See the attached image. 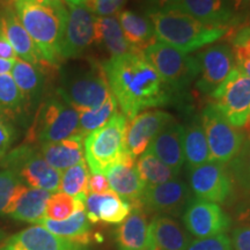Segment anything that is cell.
<instances>
[{"instance_id": "7", "label": "cell", "mask_w": 250, "mask_h": 250, "mask_svg": "<svg viewBox=\"0 0 250 250\" xmlns=\"http://www.w3.org/2000/svg\"><path fill=\"white\" fill-rule=\"evenodd\" d=\"M2 167L17 173L29 188L58 192L62 173L52 168L29 144H22L5 156Z\"/></svg>"}, {"instance_id": "42", "label": "cell", "mask_w": 250, "mask_h": 250, "mask_svg": "<svg viewBox=\"0 0 250 250\" xmlns=\"http://www.w3.org/2000/svg\"><path fill=\"white\" fill-rule=\"evenodd\" d=\"M17 137L13 125L9 123L7 118L0 115V162L4 160L11 145Z\"/></svg>"}, {"instance_id": "47", "label": "cell", "mask_w": 250, "mask_h": 250, "mask_svg": "<svg viewBox=\"0 0 250 250\" xmlns=\"http://www.w3.org/2000/svg\"><path fill=\"white\" fill-rule=\"evenodd\" d=\"M36 1H39V2H41V4H43L45 6H50V7L57 8V9L65 7L62 0H36Z\"/></svg>"}, {"instance_id": "18", "label": "cell", "mask_w": 250, "mask_h": 250, "mask_svg": "<svg viewBox=\"0 0 250 250\" xmlns=\"http://www.w3.org/2000/svg\"><path fill=\"white\" fill-rule=\"evenodd\" d=\"M0 19H1L2 30H4L6 39L11 43L15 54L20 56V59L29 62L36 68H49L41 57L39 50L34 44L29 34L18 19L13 6L5 7L4 11L0 12Z\"/></svg>"}, {"instance_id": "23", "label": "cell", "mask_w": 250, "mask_h": 250, "mask_svg": "<svg viewBox=\"0 0 250 250\" xmlns=\"http://www.w3.org/2000/svg\"><path fill=\"white\" fill-rule=\"evenodd\" d=\"M104 174L112 191L129 203L132 208H142L146 186L139 177L136 166L116 164L108 168Z\"/></svg>"}, {"instance_id": "39", "label": "cell", "mask_w": 250, "mask_h": 250, "mask_svg": "<svg viewBox=\"0 0 250 250\" xmlns=\"http://www.w3.org/2000/svg\"><path fill=\"white\" fill-rule=\"evenodd\" d=\"M230 169L240 186L250 191V138L243 143L240 152L230 161Z\"/></svg>"}, {"instance_id": "17", "label": "cell", "mask_w": 250, "mask_h": 250, "mask_svg": "<svg viewBox=\"0 0 250 250\" xmlns=\"http://www.w3.org/2000/svg\"><path fill=\"white\" fill-rule=\"evenodd\" d=\"M184 126L171 121L154 137L147 149L159 160L179 174L184 159Z\"/></svg>"}, {"instance_id": "21", "label": "cell", "mask_w": 250, "mask_h": 250, "mask_svg": "<svg viewBox=\"0 0 250 250\" xmlns=\"http://www.w3.org/2000/svg\"><path fill=\"white\" fill-rule=\"evenodd\" d=\"M86 197L87 196L74 197V198H77L78 202L77 210L74 211V213L70 218L62 221L50 220V219L44 218L37 225L44 227L45 229H48L49 232L55 234V235L64 237L68 241L85 247L92 242L93 240L90 224L85 210Z\"/></svg>"}, {"instance_id": "26", "label": "cell", "mask_w": 250, "mask_h": 250, "mask_svg": "<svg viewBox=\"0 0 250 250\" xmlns=\"http://www.w3.org/2000/svg\"><path fill=\"white\" fill-rule=\"evenodd\" d=\"M153 250H187L190 237L174 219L158 215L149 224Z\"/></svg>"}, {"instance_id": "9", "label": "cell", "mask_w": 250, "mask_h": 250, "mask_svg": "<svg viewBox=\"0 0 250 250\" xmlns=\"http://www.w3.org/2000/svg\"><path fill=\"white\" fill-rule=\"evenodd\" d=\"M201 122L210 151L208 162L232 161L245 143L243 133L228 123L212 103L203 110Z\"/></svg>"}, {"instance_id": "44", "label": "cell", "mask_w": 250, "mask_h": 250, "mask_svg": "<svg viewBox=\"0 0 250 250\" xmlns=\"http://www.w3.org/2000/svg\"><path fill=\"white\" fill-rule=\"evenodd\" d=\"M108 179L105 174L92 173L88 179V193H105L110 191Z\"/></svg>"}, {"instance_id": "14", "label": "cell", "mask_w": 250, "mask_h": 250, "mask_svg": "<svg viewBox=\"0 0 250 250\" xmlns=\"http://www.w3.org/2000/svg\"><path fill=\"white\" fill-rule=\"evenodd\" d=\"M183 223L192 235L205 239L224 234L232 221L218 204L197 198L186 208Z\"/></svg>"}, {"instance_id": "38", "label": "cell", "mask_w": 250, "mask_h": 250, "mask_svg": "<svg viewBox=\"0 0 250 250\" xmlns=\"http://www.w3.org/2000/svg\"><path fill=\"white\" fill-rule=\"evenodd\" d=\"M77 198L64 192H55L50 196L46 204L45 218L50 220L62 221L70 218L77 210Z\"/></svg>"}, {"instance_id": "51", "label": "cell", "mask_w": 250, "mask_h": 250, "mask_svg": "<svg viewBox=\"0 0 250 250\" xmlns=\"http://www.w3.org/2000/svg\"><path fill=\"white\" fill-rule=\"evenodd\" d=\"M5 237H6V233L2 229H0V243L4 241Z\"/></svg>"}, {"instance_id": "20", "label": "cell", "mask_w": 250, "mask_h": 250, "mask_svg": "<svg viewBox=\"0 0 250 250\" xmlns=\"http://www.w3.org/2000/svg\"><path fill=\"white\" fill-rule=\"evenodd\" d=\"M4 250H83V247L55 235L44 227L26 228L6 241Z\"/></svg>"}, {"instance_id": "28", "label": "cell", "mask_w": 250, "mask_h": 250, "mask_svg": "<svg viewBox=\"0 0 250 250\" xmlns=\"http://www.w3.org/2000/svg\"><path fill=\"white\" fill-rule=\"evenodd\" d=\"M94 43L107 50L111 57L138 52L125 40L117 15L96 17Z\"/></svg>"}, {"instance_id": "30", "label": "cell", "mask_w": 250, "mask_h": 250, "mask_svg": "<svg viewBox=\"0 0 250 250\" xmlns=\"http://www.w3.org/2000/svg\"><path fill=\"white\" fill-rule=\"evenodd\" d=\"M183 148L190 170L210 161V151L201 120H195L184 129Z\"/></svg>"}, {"instance_id": "33", "label": "cell", "mask_w": 250, "mask_h": 250, "mask_svg": "<svg viewBox=\"0 0 250 250\" xmlns=\"http://www.w3.org/2000/svg\"><path fill=\"white\" fill-rule=\"evenodd\" d=\"M28 188L15 171L11 169L0 171V214L13 213L19 199Z\"/></svg>"}, {"instance_id": "36", "label": "cell", "mask_w": 250, "mask_h": 250, "mask_svg": "<svg viewBox=\"0 0 250 250\" xmlns=\"http://www.w3.org/2000/svg\"><path fill=\"white\" fill-rule=\"evenodd\" d=\"M88 166L83 160L62 171L59 191L72 197L87 196L88 195Z\"/></svg>"}, {"instance_id": "10", "label": "cell", "mask_w": 250, "mask_h": 250, "mask_svg": "<svg viewBox=\"0 0 250 250\" xmlns=\"http://www.w3.org/2000/svg\"><path fill=\"white\" fill-rule=\"evenodd\" d=\"M215 108L232 126L240 129L250 120V77L234 68L226 80L211 94Z\"/></svg>"}, {"instance_id": "16", "label": "cell", "mask_w": 250, "mask_h": 250, "mask_svg": "<svg viewBox=\"0 0 250 250\" xmlns=\"http://www.w3.org/2000/svg\"><path fill=\"white\" fill-rule=\"evenodd\" d=\"M173 116L162 110H148L137 115L127 125L126 149L136 160L147 149L149 144L169 122Z\"/></svg>"}, {"instance_id": "12", "label": "cell", "mask_w": 250, "mask_h": 250, "mask_svg": "<svg viewBox=\"0 0 250 250\" xmlns=\"http://www.w3.org/2000/svg\"><path fill=\"white\" fill-rule=\"evenodd\" d=\"M196 59L199 68L196 87L203 94L211 95L235 68L232 48L228 44L208 46Z\"/></svg>"}, {"instance_id": "19", "label": "cell", "mask_w": 250, "mask_h": 250, "mask_svg": "<svg viewBox=\"0 0 250 250\" xmlns=\"http://www.w3.org/2000/svg\"><path fill=\"white\" fill-rule=\"evenodd\" d=\"M85 210L92 224H122L130 214L131 205L112 190L105 193H88L85 201Z\"/></svg>"}, {"instance_id": "35", "label": "cell", "mask_w": 250, "mask_h": 250, "mask_svg": "<svg viewBox=\"0 0 250 250\" xmlns=\"http://www.w3.org/2000/svg\"><path fill=\"white\" fill-rule=\"evenodd\" d=\"M26 107L23 96L8 73L0 74V115L7 118L18 116Z\"/></svg>"}, {"instance_id": "13", "label": "cell", "mask_w": 250, "mask_h": 250, "mask_svg": "<svg viewBox=\"0 0 250 250\" xmlns=\"http://www.w3.org/2000/svg\"><path fill=\"white\" fill-rule=\"evenodd\" d=\"M190 187L197 198L214 204L226 202L233 191L230 175L220 162H206L191 169Z\"/></svg>"}, {"instance_id": "4", "label": "cell", "mask_w": 250, "mask_h": 250, "mask_svg": "<svg viewBox=\"0 0 250 250\" xmlns=\"http://www.w3.org/2000/svg\"><path fill=\"white\" fill-rule=\"evenodd\" d=\"M126 117L116 112L103 126L87 134L83 149L92 173L104 174L116 164L134 165V159L126 149Z\"/></svg>"}, {"instance_id": "37", "label": "cell", "mask_w": 250, "mask_h": 250, "mask_svg": "<svg viewBox=\"0 0 250 250\" xmlns=\"http://www.w3.org/2000/svg\"><path fill=\"white\" fill-rule=\"evenodd\" d=\"M232 51L235 67L250 77V27H243L232 37Z\"/></svg>"}, {"instance_id": "25", "label": "cell", "mask_w": 250, "mask_h": 250, "mask_svg": "<svg viewBox=\"0 0 250 250\" xmlns=\"http://www.w3.org/2000/svg\"><path fill=\"white\" fill-rule=\"evenodd\" d=\"M169 8L179 9L211 27L226 28L232 18L224 0H177Z\"/></svg>"}, {"instance_id": "52", "label": "cell", "mask_w": 250, "mask_h": 250, "mask_svg": "<svg viewBox=\"0 0 250 250\" xmlns=\"http://www.w3.org/2000/svg\"><path fill=\"white\" fill-rule=\"evenodd\" d=\"M1 250H4V249H1Z\"/></svg>"}, {"instance_id": "49", "label": "cell", "mask_w": 250, "mask_h": 250, "mask_svg": "<svg viewBox=\"0 0 250 250\" xmlns=\"http://www.w3.org/2000/svg\"><path fill=\"white\" fill-rule=\"evenodd\" d=\"M64 1H66L67 5L80 6V5H83V1H85V0H64Z\"/></svg>"}, {"instance_id": "27", "label": "cell", "mask_w": 250, "mask_h": 250, "mask_svg": "<svg viewBox=\"0 0 250 250\" xmlns=\"http://www.w3.org/2000/svg\"><path fill=\"white\" fill-rule=\"evenodd\" d=\"M125 40L138 52H144L148 46L158 42L154 28L147 17L132 11H121L117 14Z\"/></svg>"}, {"instance_id": "50", "label": "cell", "mask_w": 250, "mask_h": 250, "mask_svg": "<svg viewBox=\"0 0 250 250\" xmlns=\"http://www.w3.org/2000/svg\"><path fill=\"white\" fill-rule=\"evenodd\" d=\"M13 4V0H0V4H5L6 7H8L9 4Z\"/></svg>"}, {"instance_id": "15", "label": "cell", "mask_w": 250, "mask_h": 250, "mask_svg": "<svg viewBox=\"0 0 250 250\" xmlns=\"http://www.w3.org/2000/svg\"><path fill=\"white\" fill-rule=\"evenodd\" d=\"M190 191L182 181L171 180L159 186L146 187L142 198L144 211L177 215L189 204Z\"/></svg>"}, {"instance_id": "24", "label": "cell", "mask_w": 250, "mask_h": 250, "mask_svg": "<svg viewBox=\"0 0 250 250\" xmlns=\"http://www.w3.org/2000/svg\"><path fill=\"white\" fill-rule=\"evenodd\" d=\"M83 140L85 138L83 136L74 134L62 142L43 144L41 145V154L52 168L62 173L85 160Z\"/></svg>"}, {"instance_id": "32", "label": "cell", "mask_w": 250, "mask_h": 250, "mask_svg": "<svg viewBox=\"0 0 250 250\" xmlns=\"http://www.w3.org/2000/svg\"><path fill=\"white\" fill-rule=\"evenodd\" d=\"M136 169L146 187H154L168 182V181L174 180V177L177 175L148 149H146L140 155L137 161Z\"/></svg>"}, {"instance_id": "1", "label": "cell", "mask_w": 250, "mask_h": 250, "mask_svg": "<svg viewBox=\"0 0 250 250\" xmlns=\"http://www.w3.org/2000/svg\"><path fill=\"white\" fill-rule=\"evenodd\" d=\"M102 68L110 92L126 120H132L145 109L169 102V87L143 52L110 57L102 62Z\"/></svg>"}, {"instance_id": "6", "label": "cell", "mask_w": 250, "mask_h": 250, "mask_svg": "<svg viewBox=\"0 0 250 250\" xmlns=\"http://www.w3.org/2000/svg\"><path fill=\"white\" fill-rule=\"evenodd\" d=\"M78 129L79 111L62 99H50L40 105L24 144L62 142L77 134Z\"/></svg>"}, {"instance_id": "45", "label": "cell", "mask_w": 250, "mask_h": 250, "mask_svg": "<svg viewBox=\"0 0 250 250\" xmlns=\"http://www.w3.org/2000/svg\"><path fill=\"white\" fill-rule=\"evenodd\" d=\"M149 6V9H165L173 6L177 0H143Z\"/></svg>"}, {"instance_id": "2", "label": "cell", "mask_w": 250, "mask_h": 250, "mask_svg": "<svg viewBox=\"0 0 250 250\" xmlns=\"http://www.w3.org/2000/svg\"><path fill=\"white\" fill-rule=\"evenodd\" d=\"M13 8L48 67H57L62 62L61 48L67 18L66 6L57 9L36 0H13Z\"/></svg>"}, {"instance_id": "11", "label": "cell", "mask_w": 250, "mask_h": 250, "mask_svg": "<svg viewBox=\"0 0 250 250\" xmlns=\"http://www.w3.org/2000/svg\"><path fill=\"white\" fill-rule=\"evenodd\" d=\"M96 17L83 5H67V18L62 34V59L80 57L94 43Z\"/></svg>"}, {"instance_id": "46", "label": "cell", "mask_w": 250, "mask_h": 250, "mask_svg": "<svg viewBox=\"0 0 250 250\" xmlns=\"http://www.w3.org/2000/svg\"><path fill=\"white\" fill-rule=\"evenodd\" d=\"M234 8L239 12H245L250 9V0H232Z\"/></svg>"}, {"instance_id": "29", "label": "cell", "mask_w": 250, "mask_h": 250, "mask_svg": "<svg viewBox=\"0 0 250 250\" xmlns=\"http://www.w3.org/2000/svg\"><path fill=\"white\" fill-rule=\"evenodd\" d=\"M51 196L49 191L35 188H28L19 199L17 208L11 214L15 220L39 224L45 218L46 204Z\"/></svg>"}, {"instance_id": "40", "label": "cell", "mask_w": 250, "mask_h": 250, "mask_svg": "<svg viewBox=\"0 0 250 250\" xmlns=\"http://www.w3.org/2000/svg\"><path fill=\"white\" fill-rule=\"evenodd\" d=\"M126 0H85L83 6L95 17H115L123 8Z\"/></svg>"}, {"instance_id": "43", "label": "cell", "mask_w": 250, "mask_h": 250, "mask_svg": "<svg viewBox=\"0 0 250 250\" xmlns=\"http://www.w3.org/2000/svg\"><path fill=\"white\" fill-rule=\"evenodd\" d=\"M232 242L235 250H250V225L233 230Z\"/></svg>"}, {"instance_id": "31", "label": "cell", "mask_w": 250, "mask_h": 250, "mask_svg": "<svg viewBox=\"0 0 250 250\" xmlns=\"http://www.w3.org/2000/svg\"><path fill=\"white\" fill-rule=\"evenodd\" d=\"M12 77L22 94L26 107H28V104L42 92L43 83H44L42 72L29 62L18 58L17 61H14L12 67Z\"/></svg>"}, {"instance_id": "8", "label": "cell", "mask_w": 250, "mask_h": 250, "mask_svg": "<svg viewBox=\"0 0 250 250\" xmlns=\"http://www.w3.org/2000/svg\"><path fill=\"white\" fill-rule=\"evenodd\" d=\"M143 54L169 88L182 89L198 76L199 68L196 57L170 45L155 42Z\"/></svg>"}, {"instance_id": "22", "label": "cell", "mask_w": 250, "mask_h": 250, "mask_svg": "<svg viewBox=\"0 0 250 250\" xmlns=\"http://www.w3.org/2000/svg\"><path fill=\"white\" fill-rule=\"evenodd\" d=\"M120 250H153L151 226L142 208H134L116 232Z\"/></svg>"}, {"instance_id": "48", "label": "cell", "mask_w": 250, "mask_h": 250, "mask_svg": "<svg viewBox=\"0 0 250 250\" xmlns=\"http://www.w3.org/2000/svg\"><path fill=\"white\" fill-rule=\"evenodd\" d=\"M13 64L14 62L5 61V59L0 58V74L8 73L12 70V67H13Z\"/></svg>"}, {"instance_id": "34", "label": "cell", "mask_w": 250, "mask_h": 250, "mask_svg": "<svg viewBox=\"0 0 250 250\" xmlns=\"http://www.w3.org/2000/svg\"><path fill=\"white\" fill-rule=\"evenodd\" d=\"M117 105L116 99L110 94L104 103H102L96 109L79 111V129L77 134L86 138L87 134L100 129L116 114Z\"/></svg>"}, {"instance_id": "5", "label": "cell", "mask_w": 250, "mask_h": 250, "mask_svg": "<svg viewBox=\"0 0 250 250\" xmlns=\"http://www.w3.org/2000/svg\"><path fill=\"white\" fill-rule=\"evenodd\" d=\"M57 93L78 111L96 109L111 94L102 64L94 61H89L87 66L62 71Z\"/></svg>"}, {"instance_id": "3", "label": "cell", "mask_w": 250, "mask_h": 250, "mask_svg": "<svg viewBox=\"0 0 250 250\" xmlns=\"http://www.w3.org/2000/svg\"><path fill=\"white\" fill-rule=\"evenodd\" d=\"M146 17L153 24L158 42L188 55L227 34V28L208 26L175 8L148 9Z\"/></svg>"}, {"instance_id": "41", "label": "cell", "mask_w": 250, "mask_h": 250, "mask_svg": "<svg viewBox=\"0 0 250 250\" xmlns=\"http://www.w3.org/2000/svg\"><path fill=\"white\" fill-rule=\"evenodd\" d=\"M187 250H232V241L225 234L196 240Z\"/></svg>"}]
</instances>
